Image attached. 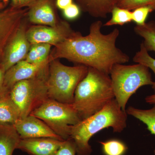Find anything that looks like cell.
I'll use <instances>...</instances> for the list:
<instances>
[{
    "label": "cell",
    "mask_w": 155,
    "mask_h": 155,
    "mask_svg": "<svg viewBox=\"0 0 155 155\" xmlns=\"http://www.w3.org/2000/svg\"><path fill=\"white\" fill-rule=\"evenodd\" d=\"M110 75L115 99L124 111L129 99L139 89L153 83L150 69L140 64H115Z\"/></svg>",
    "instance_id": "cell-4"
},
{
    "label": "cell",
    "mask_w": 155,
    "mask_h": 155,
    "mask_svg": "<svg viewBox=\"0 0 155 155\" xmlns=\"http://www.w3.org/2000/svg\"><path fill=\"white\" fill-rule=\"evenodd\" d=\"M38 0H11L12 8H22L24 7L28 8L32 5Z\"/></svg>",
    "instance_id": "cell-28"
},
{
    "label": "cell",
    "mask_w": 155,
    "mask_h": 155,
    "mask_svg": "<svg viewBox=\"0 0 155 155\" xmlns=\"http://www.w3.org/2000/svg\"><path fill=\"white\" fill-rule=\"evenodd\" d=\"M49 69L44 74L17 82L10 91L11 98L19 108L21 118L30 115L49 98L47 79Z\"/></svg>",
    "instance_id": "cell-7"
},
{
    "label": "cell",
    "mask_w": 155,
    "mask_h": 155,
    "mask_svg": "<svg viewBox=\"0 0 155 155\" xmlns=\"http://www.w3.org/2000/svg\"><path fill=\"white\" fill-rule=\"evenodd\" d=\"M64 140L51 137L21 139L17 149L30 155H53Z\"/></svg>",
    "instance_id": "cell-13"
},
{
    "label": "cell",
    "mask_w": 155,
    "mask_h": 155,
    "mask_svg": "<svg viewBox=\"0 0 155 155\" xmlns=\"http://www.w3.org/2000/svg\"><path fill=\"white\" fill-rule=\"evenodd\" d=\"M122 1V0H118V2H119L120 1Z\"/></svg>",
    "instance_id": "cell-33"
},
{
    "label": "cell",
    "mask_w": 155,
    "mask_h": 155,
    "mask_svg": "<svg viewBox=\"0 0 155 155\" xmlns=\"http://www.w3.org/2000/svg\"><path fill=\"white\" fill-rule=\"evenodd\" d=\"M77 32L72 30L67 22L61 21L55 27L43 25L31 26L26 30V35L31 45L46 43L55 46Z\"/></svg>",
    "instance_id": "cell-8"
},
{
    "label": "cell",
    "mask_w": 155,
    "mask_h": 155,
    "mask_svg": "<svg viewBox=\"0 0 155 155\" xmlns=\"http://www.w3.org/2000/svg\"><path fill=\"white\" fill-rule=\"evenodd\" d=\"M127 115L138 119L146 125L147 129L155 135V104L148 110L138 109L130 106L126 110Z\"/></svg>",
    "instance_id": "cell-18"
},
{
    "label": "cell",
    "mask_w": 155,
    "mask_h": 155,
    "mask_svg": "<svg viewBox=\"0 0 155 155\" xmlns=\"http://www.w3.org/2000/svg\"><path fill=\"white\" fill-rule=\"evenodd\" d=\"M76 150L74 142L71 138L64 140L61 147L53 155H76Z\"/></svg>",
    "instance_id": "cell-26"
},
{
    "label": "cell",
    "mask_w": 155,
    "mask_h": 155,
    "mask_svg": "<svg viewBox=\"0 0 155 155\" xmlns=\"http://www.w3.org/2000/svg\"><path fill=\"white\" fill-rule=\"evenodd\" d=\"M116 6L130 11L140 7L150 6L155 11V0H122Z\"/></svg>",
    "instance_id": "cell-24"
},
{
    "label": "cell",
    "mask_w": 155,
    "mask_h": 155,
    "mask_svg": "<svg viewBox=\"0 0 155 155\" xmlns=\"http://www.w3.org/2000/svg\"><path fill=\"white\" fill-rule=\"evenodd\" d=\"M88 70V67L83 65L69 67L58 59L52 60L47 79L49 98L64 104H72L76 87L86 76Z\"/></svg>",
    "instance_id": "cell-5"
},
{
    "label": "cell",
    "mask_w": 155,
    "mask_h": 155,
    "mask_svg": "<svg viewBox=\"0 0 155 155\" xmlns=\"http://www.w3.org/2000/svg\"><path fill=\"white\" fill-rule=\"evenodd\" d=\"M115 98L110 75L88 67L76 87L72 105L81 120L101 110Z\"/></svg>",
    "instance_id": "cell-3"
},
{
    "label": "cell",
    "mask_w": 155,
    "mask_h": 155,
    "mask_svg": "<svg viewBox=\"0 0 155 155\" xmlns=\"http://www.w3.org/2000/svg\"><path fill=\"white\" fill-rule=\"evenodd\" d=\"M80 9L95 18H105L117 5L118 0H75Z\"/></svg>",
    "instance_id": "cell-15"
},
{
    "label": "cell",
    "mask_w": 155,
    "mask_h": 155,
    "mask_svg": "<svg viewBox=\"0 0 155 155\" xmlns=\"http://www.w3.org/2000/svg\"><path fill=\"white\" fill-rule=\"evenodd\" d=\"M103 25L101 21H95L91 25L88 35L82 36L77 32L56 45L50 55L52 60L64 58L110 75L115 64L127 63L130 58L116 46L119 29L104 34L101 31Z\"/></svg>",
    "instance_id": "cell-1"
},
{
    "label": "cell",
    "mask_w": 155,
    "mask_h": 155,
    "mask_svg": "<svg viewBox=\"0 0 155 155\" xmlns=\"http://www.w3.org/2000/svg\"><path fill=\"white\" fill-rule=\"evenodd\" d=\"M127 115L114 98L97 113L72 126L70 138L75 143L76 154L91 155L90 140L105 128L111 127L116 133L123 131L127 127Z\"/></svg>",
    "instance_id": "cell-2"
},
{
    "label": "cell",
    "mask_w": 155,
    "mask_h": 155,
    "mask_svg": "<svg viewBox=\"0 0 155 155\" xmlns=\"http://www.w3.org/2000/svg\"><path fill=\"white\" fill-rule=\"evenodd\" d=\"M51 57L47 61L41 64H34L25 60L18 62L5 73L4 86L10 91L15 84L21 81L39 76L47 72L49 69Z\"/></svg>",
    "instance_id": "cell-10"
},
{
    "label": "cell",
    "mask_w": 155,
    "mask_h": 155,
    "mask_svg": "<svg viewBox=\"0 0 155 155\" xmlns=\"http://www.w3.org/2000/svg\"><path fill=\"white\" fill-rule=\"evenodd\" d=\"M153 153H154V155H155V149L154 150Z\"/></svg>",
    "instance_id": "cell-32"
},
{
    "label": "cell",
    "mask_w": 155,
    "mask_h": 155,
    "mask_svg": "<svg viewBox=\"0 0 155 155\" xmlns=\"http://www.w3.org/2000/svg\"><path fill=\"white\" fill-rule=\"evenodd\" d=\"M1 56H0V61H1Z\"/></svg>",
    "instance_id": "cell-34"
},
{
    "label": "cell",
    "mask_w": 155,
    "mask_h": 155,
    "mask_svg": "<svg viewBox=\"0 0 155 155\" xmlns=\"http://www.w3.org/2000/svg\"><path fill=\"white\" fill-rule=\"evenodd\" d=\"M29 8L28 19L32 23L51 27L58 24L51 0H38Z\"/></svg>",
    "instance_id": "cell-14"
},
{
    "label": "cell",
    "mask_w": 155,
    "mask_h": 155,
    "mask_svg": "<svg viewBox=\"0 0 155 155\" xmlns=\"http://www.w3.org/2000/svg\"><path fill=\"white\" fill-rule=\"evenodd\" d=\"M26 30L22 22L4 49L1 56L0 67L5 72L18 62L25 60L31 46L26 37Z\"/></svg>",
    "instance_id": "cell-9"
},
{
    "label": "cell",
    "mask_w": 155,
    "mask_h": 155,
    "mask_svg": "<svg viewBox=\"0 0 155 155\" xmlns=\"http://www.w3.org/2000/svg\"><path fill=\"white\" fill-rule=\"evenodd\" d=\"M13 125L21 139L51 137L64 140L43 121L31 114L18 119Z\"/></svg>",
    "instance_id": "cell-12"
},
{
    "label": "cell",
    "mask_w": 155,
    "mask_h": 155,
    "mask_svg": "<svg viewBox=\"0 0 155 155\" xmlns=\"http://www.w3.org/2000/svg\"><path fill=\"white\" fill-rule=\"evenodd\" d=\"M112 18L103 25L104 26L114 25H123L132 21V12L122 8L118 6L114 7L112 10Z\"/></svg>",
    "instance_id": "cell-21"
},
{
    "label": "cell",
    "mask_w": 155,
    "mask_h": 155,
    "mask_svg": "<svg viewBox=\"0 0 155 155\" xmlns=\"http://www.w3.org/2000/svg\"><path fill=\"white\" fill-rule=\"evenodd\" d=\"M1 123H1V122H0V124H1Z\"/></svg>",
    "instance_id": "cell-35"
},
{
    "label": "cell",
    "mask_w": 155,
    "mask_h": 155,
    "mask_svg": "<svg viewBox=\"0 0 155 155\" xmlns=\"http://www.w3.org/2000/svg\"><path fill=\"white\" fill-rule=\"evenodd\" d=\"M73 3V0H57L56 5L58 8L64 11Z\"/></svg>",
    "instance_id": "cell-29"
},
{
    "label": "cell",
    "mask_w": 155,
    "mask_h": 155,
    "mask_svg": "<svg viewBox=\"0 0 155 155\" xmlns=\"http://www.w3.org/2000/svg\"><path fill=\"white\" fill-rule=\"evenodd\" d=\"M104 155H124L127 147L123 142L113 139L105 141H100Z\"/></svg>",
    "instance_id": "cell-22"
},
{
    "label": "cell",
    "mask_w": 155,
    "mask_h": 155,
    "mask_svg": "<svg viewBox=\"0 0 155 155\" xmlns=\"http://www.w3.org/2000/svg\"><path fill=\"white\" fill-rule=\"evenodd\" d=\"M146 102L149 104H155V94L147 96L145 98Z\"/></svg>",
    "instance_id": "cell-31"
},
{
    "label": "cell",
    "mask_w": 155,
    "mask_h": 155,
    "mask_svg": "<svg viewBox=\"0 0 155 155\" xmlns=\"http://www.w3.org/2000/svg\"><path fill=\"white\" fill-rule=\"evenodd\" d=\"M21 138L14 125L0 124V155H13Z\"/></svg>",
    "instance_id": "cell-16"
},
{
    "label": "cell",
    "mask_w": 155,
    "mask_h": 155,
    "mask_svg": "<svg viewBox=\"0 0 155 155\" xmlns=\"http://www.w3.org/2000/svg\"><path fill=\"white\" fill-rule=\"evenodd\" d=\"M80 8L76 4L72 3L63 11L64 17L69 20H74L79 17L80 14Z\"/></svg>",
    "instance_id": "cell-27"
},
{
    "label": "cell",
    "mask_w": 155,
    "mask_h": 155,
    "mask_svg": "<svg viewBox=\"0 0 155 155\" xmlns=\"http://www.w3.org/2000/svg\"><path fill=\"white\" fill-rule=\"evenodd\" d=\"M43 121L64 140L70 138L71 127L81 121L72 104L49 98L30 114Z\"/></svg>",
    "instance_id": "cell-6"
},
{
    "label": "cell",
    "mask_w": 155,
    "mask_h": 155,
    "mask_svg": "<svg viewBox=\"0 0 155 155\" xmlns=\"http://www.w3.org/2000/svg\"><path fill=\"white\" fill-rule=\"evenodd\" d=\"M27 9L11 8L0 12V56L23 22Z\"/></svg>",
    "instance_id": "cell-11"
},
{
    "label": "cell",
    "mask_w": 155,
    "mask_h": 155,
    "mask_svg": "<svg viewBox=\"0 0 155 155\" xmlns=\"http://www.w3.org/2000/svg\"><path fill=\"white\" fill-rule=\"evenodd\" d=\"M153 11V9L150 6H145L134 9L132 12V21L135 22L137 25H144L149 14Z\"/></svg>",
    "instance_id": "cell-25"
},
{
    "label": "cell",
    "mask_w": 155,
    "mask_h": 155,
    "mask_svg": "<svg viewBox=\"0 0 155 155\" xmlns=\"http://www.w3.org/2000/svg\"><path fill=\"white\" fill-rule=\"evenodd\" d=\"M19 108L11 98L10 91L0 95V122L13 124L21 118Z\"/></svg>",
    "instance_id": "cell-17"
},
{
    "label": "cell",
    "mask_w": 155,
    "mask_h": 155,
    "mask_svg": "<svg viewBox=\"0 0 155 155\" xmlns=\"http://www.w3.org/2000/svg\"><path fill=\"white\" fill-rule=\"evenodd\" d=\"M5 72L0 67V95L5 92L9 91L4 86V77Z\"/></svg>",
    "instance_id": "cell-30"
},
{
    "label": "cell",
    "mask_w": 155,
    "mask_h": 155,
    "mask_svg": "<svg viewBox=\"0 0 155 155\" xmlns=\"http://www.w3.org/2000/svg\"><path fill=\"white\" fill-rule=\"evenodd\" d=\"M134 31L144 39L142 43L147 51L155 52V21L146 22L143 25H136Z\"/></svg>",
    "instance_id": "cell-19"
},
{
    "label": "cell",
    "mask_w": 155,
    "mask_h": 155,
    "mask_svg": "<svg viewBox=\"0 0 155 155\" xmlns=\"http://www.w3.org/2000/svg\"><path fill=\"white\" fill-rule=\"evenodd\" d=\"M52 45L48 44L38 43L31 45L25 61L34 64H41L49 59Z\"/></svg>",
    "instance_id": "cell-20"
},
{
    "label": "cell",
    "mask_w": 155,
    "mask_h": 155,
    "mask_svg": "<svg viewBox=\"0 0 155 155\" xmlns=\"http://www.w3.org/2000/svg\"><path fill=\"white\" fill-rule=\"evenodd\" d=\"M133 61L135 63L143 64L151 69L155 75V59L150 55L143 43L140 44V50L134 57ZM151 86L155 94V81H153Z\"/></svg>",
    "instance_id": "cell-23"
}]
</instances>
